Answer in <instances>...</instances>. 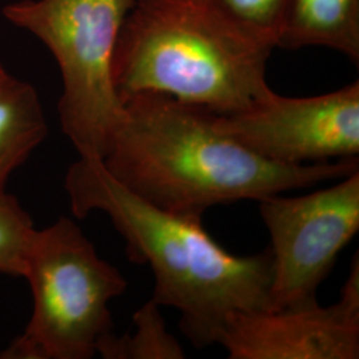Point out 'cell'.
<instances>
[{
    "label": "cell",
    "mask_w": 359,
    "mask_h": 359,
    "mask_svg": "<svg viewBox=\"0 0 359 359\" xmlns=\"http://www.w3.org/2000/svg\"><path fill=\"white\" fill-rule=\"evenodd\" d=\"M36 228L13 194H0V273L23 277Z\"/></svg>",
    "instance_id": "obj_12"
},
{
    "label": "cell",
    "mask_w": 359,
    "mask_h": 359,
    "mask_svg": "<svg viewBox=\"0 0 359 359\" xmlns=\"http://www.w3.org/2000/svg\"><path fill=\"white\" fill-rule=\"evenodd\" d=\"M123 104L104 168L147 203L180 216L203 218L213 206L259 201L359 170L358 158L308 165L265 160L222 133L212 111L167 95L140 93Z\"/></svg>",
    "instance_id": "obj_1"
},
{
    "label": "cell",
    "mask_w": 359,
    "mask_h": 359,
    "mask_svg": "<svg viewBox=\"0 0 359 359\" xmlns=\"http://www.w3.org/2000/svg\"><path fill=\"white\" fill-rule=\"evenodd\" d=\"M213 344L231 359H358V255L337 304L322 308L313 301L233 313L219 325Z\"/></svg>",
    "instance_id": "obj_8"
},
{
    "label": "cell",
    "mask_w": 359,
    "mask_h": 359,
    "mask_svg": "<svg viewBox=\"0 0 359 359\" xmlns=\"http://www.w3.org/2000/svg\"><path fill=\"white\" fill-rule=\"evenodd\" d=\"M75 217L103 212L127 244L130 261L154 271L151 299L177 309L180 327L193 345H212L228 316L270 309L273 276L269 249L234 256L204 229L203 218L170 213L130 192L102 160L80 157L65 179Z\"/></svg>",
    "instance_id": "obj_2"
},
{
    "label": "cell",
    "mask_w": 359,
    "mask_h": 359,
    "mask_svg": "<svg viewBox=\"0 0 359 359\" xmlns=\"http://www.w3.org/2000/svg\"><path fill=\"white\" fill-rule=\"evenodd\" d=\"M338 181L305 196L257 201L270 236V309L317 301V289L358 233L359 170Z\"/></svg>",
    "instance_id": "obj_6"
},
{
    "label": "cell",
    "mask_w": 359,
    "mask_h": 359,
    "mask_svg": "<svg viewBox=\"0 0 359 359\" xmlns=\"http://www.w3.org/2000/svg\"><path fill=\"white\" fill-rule=\"evenodd\" d=\"M277 47H326L359 62V0H285Z\"/></svg>",
    "instance_id": "obj_9"
},
{
    "label": "cell",
    "mask_w": 359,
    "mask_h": 359,
    "mask_svg": "<svg viewBox=\"0 0 359 359\" xmlns=\"http://www.w3.org/2000/svg\"><path fill=\"white\" fill-rule=\"evenodd\" d=\"M47 118L38 92L23 80L0 83V194L13 172L44 142Z\"/></svg>",
    "instance_id": "obj_10"
},
{
    "label": "cell",
    "mask_w": 359,
    "mask_h": 359,
    "mask_svg": "<svg viewBox=\"0 0 359 359\" xmlns=\"http://www.w3.org/2000/svg\"><path fill=\"white\" fill-rule=\"evenodd\" d=\"M34 308L25 332L0 359H90L114 327L109 304L128 286L76 224L36 229L23 274Z\"/></svg>",
    "instance_id": "obj_4"
},
{
    "label": "cell",
    "mask_w": 359,
    "mask_h": 359,
    "mask_svg": "<svg viewBox=\"0 0 359 359\" xmlns=\"http://www.w3.org/2000/svg\"><path fill=\"white\" fill-rule=\"evenodd\" d=\"M234 23L259 38L271 41L277 38L283 20L285 0H206Z\"/></svg>",
    "instance_id": "obj_13"
},
{
    "label": "cell",
    "mask_w": 359,
    "mask_h": 359,
    "mask_svg": "<svg viewBox=\"0 0 359 359\" xmlns=\"http://www.w3.org/2000/svg\"><path fill=\"white\" fill-rule=\"evenodd\" d=\"M222 133L259 157L285 165L358 158L359 83L311 97L270 90L243 111L219 115Z\"/></svg>",
    "instance_id": "obj_7"
},
{
    "label": "cell",
    "mask_w": 359,
    "mask_h": 359,
    "mask_svg": "<svg viewBox=\"0 0 359 359\" xmlns=\"http://www.w3.org/2000/svg\"><path fill=\"white\" fill-rule=\"evenodd\" d=\"M135 332L117 337L107 335L97 347V354L105 359H182L184 348L168 332L154 299L144 304L133 316Z\"/></svg>",
    "instance_id": "obj_11"
},
{
    "label": "cell",
    "mask_w": 359,
    "mask_h": 359,
    "mask_svg": "<svg viewBox=\"0 0 359 359\" xmlns=\"http://www.w3.org/2000/svg\"><path fill=\"white\" fill-rule=\"evenodd\" d=\"M8 76H10V74L6 71V68L0 63V83H1L3 80H6Z\"/></svg>",
    "instance_id": "obj_14"
},
{
    "label": "cell",
    "mask_w": 359,
    "mask_h": 359,
    "mask_svg": "<svg viewBox=\"0 0 359 359\" xmlns=\"http://www.w3.org/2000/svg\"><path fill=\"white\" fill-rule=\"evenodd\" d=\"M133 4L135 0H19L3 8L4 18L36 36L59 65L60 126L80 157L103 160L123 120L112 62Z\"/></svg>",
    "instance_id": "obj_5"
},
{
    "label": "cell",
    "mask_w": 359,
    "mask_h": 359,
    "mask_svg": "<svg viewBox=\"0 0 359 359\" xmlns=\"http://www.w3.org/2000/svg\"><path fill=\"white\" fill-rule=\"evenodd\" d=\"M274 48L206 0H135L117 38L112 79L123 103L161 93L234 114L269 92Z\"/></svg>",
    "instance_id": "obj_3"
}]
</instances>
